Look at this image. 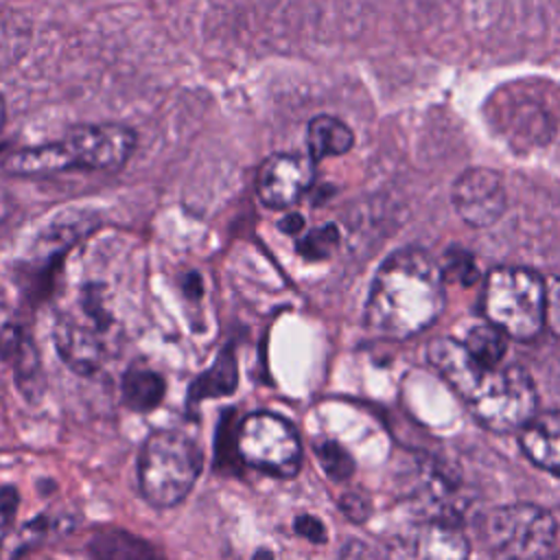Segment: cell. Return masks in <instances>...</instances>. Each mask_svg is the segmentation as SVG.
<instances>
[{
  "mask_svg": "<svg viewBox=\"0 0 560 560\" xmlns=\"http://www.w3.org/2000/svg\"><path fill=\"white\" fill-rule=\"evenodd\" d=\"M427 359L490 431L523 429L534 416L536 389L521 365L486 368L470 357L464 343L448 337L433 339L427 346Z\"/></svg>",
  "mask_w": 560,
  "mask_h": 560,
  "instance_id": "6da1fadb",
  "label": "cell"
},
{
  "mask_svg": "<svg viewBox=\"0 0 560 560\" xmlns=\"http://www.w3.org/2000/svg\"><path fill=\"white\" fill-rule=\"evenodd\" d=\"M444 271L420 247L389 254L376 269L365 324L385 337L405 339L429 328L444 311Z\"/></svg>",
  "mask_w": 560,
  "mask_h": 560,
  "instance_id": "7a4b0ae2",
  "label": "cell"
},
{
  "mask_svg": "<svg viewBox=\"0 0 560 560\" xmlns=\"http://www.w3.org/2000/svg\"><path fill=\"white\" fill-rule=\"evenodd\" d=\"M203 455L192 438L162 429L147 438L138 455V486L142 497L160 510L179 505L201 472Z\"/></svg>",
  "mask_w": 560,
  "mask_h": 560,
  "instance_id": "3957f363",
  "label": "cell"
},
{
  "mask_svg": "<svg viewBox=\"0 0 560 560\" xmlns=\"http://www.w3.org/2000/svg\"><path fill=\"white\" fill-rule=\"evenodd\" d=\"M61 361L81 376L96 374L114 348V315L98 287H85L66 306L52 328Z\"/></svg>",
  "mask_w": 560,
  "mask_h": 560,
  "instance_id": "277c9868",
  "label": "cell"
},
{
  "mask_svg": "<svg viewBox=\"0 0 560 560\" xmlns=\"http://www.w3.org/2000/svg\"><path fill=\"white\" fill-rule=\"evenodd\" d=\"M481 311L508 337L527 341L545 326V278L523 267H497L488 273Z\"/></svg>",
  "mask_w": 560,
  "mask_h": 560,
  "instance_id": "5b68a950",
  "label": "cell"
},
{
  "mask_svg": "<svg viewBox=\"0 0 560 560\" xmlns=\"http://www.w3.org/2000/svg\"><path fill=\"white\" fill-rule=\"evenodd\" d=\"M481 536L497 560H549L556 551L558 523L540 505L512 503L486 514Z\"/></svg>",
  "mask_w": 560,
  "mask_h": 560,
  "instance_id": "8992f818",
  "label": "cell"
},
{
  "mask_svg": "<svg viewBox=\"0 0 560 560\" xmlns=\"http://www.w3.org/2000/svg\"><path fill=\"white\" fill-rule=\"evenodd\" d=\"M236 455L243 464L289 479L302 466V444L289 420L271 411H254L245 416L236 429Z\"/></svg>",
  "mask_w": 560,
  "mask_h": 560,
  "instance_id": "52a82bcc",
  "label": "cell"
},
{
  "mask_svg": "<svg viewBox=\"0 0 560 560\" xmlns=\"http://www.w3.org/2000/svg\"><path fill=\"white\" fill-rule=\"evenodd\" d=\"M57 173L118 171L136 149V131L120 122H88L50 142Z\"/></svg>",
  "mask_w": 560,
  "mask_h": 560,
  "instance_id": "ba28073f",
  "label": "cell"
},
{
  "mask_svg": "<svg viewBox=\"0 0 560 560\" xmlns=\"http://www.w3.org/2000/svg\"><path fill=\"white\" fill-rule=\"evenodd\" d=\"M313 182L315 162L308 158V153L278 151L260 162L254 190L265 208L287 210L306 195Z\"/></svg>",
  "mask_w": 560,
  "mask_h": 560,
  "instance_id": "9c48e42d",
  "label": "cell"
},
{
  "mask_svg": "<svg viewBox=\"0 0 560 560\" xmlns=\"http://www.w3.org/2000/svg\"><path fill=\"white\" fill-rule=\"evenodd\" d=\"M468 553L459 525L444 518L409 525L389 542V560H468Z\"/></svg>",
  "mask_w": 560,
  "mask_h": 560,
  "instance_id": "30bf717a",
  "label": "cell"
},
{
  "mask_svg": "<svg viewBox=\"0 0 560 560\" xmlns=\"http://www.w3.org/2000/svg\"><path fill=\"white\" fill-rule=\"evenodd\" d=\"M453 206L472 228H488L501 219L508 208L503 179L497 171L472 166L453 184Z\"/></svg>",
  "mask_w": 560,
  "mask_h": 560,
  "instance_id": "8fae6325",
  "label": "cell"
},
{
  "mask_svg": "<svg viewBox=\"0 0 560 560\" xmlns=\"http://www.w3.org/2000/svg\"><path fill=\"white\" fill-rule=\"evenodd\" d=\"M0 368L11 370L24 396L33 398L39 392L42 370L37 350L24 326L4 306H0Z\"/></svg>",
  "mask_w": 560,
  "mask_h": 560,
  "instance_id": "7c38bea8",
  "label": "cell"
},
{
  "mask_svg": "<svg viewBox=\"0 0 560 560\" xmlns=\"http://www.w3.org/2000/svg\"><path fill=\"white\" fill-rule=\"evenodd\" d=\"M521 448L538 468L560 475V411H542L521 429Z\"/></svg>",
  "mask_w": 560,
  "mask_h": 560,
  "instance_id": "4fadbf2b",
  "label": "cell"
},
{
  "mask_svg": "<svg viewBox=\"0 0 560 560\" xmlns=\"http://www.w3.org/2000/svg\"><path fill=\"white\" fill-rule=\"evenodd\" d=\"M352 144H354V133L341 118L330 114H317L308 120L306 153L313 162H319L332 155H343L352 149Z\"/></svg>",
  "mask_w": 560,
  "mask_h": 560,
  "instance_id": "5bb4252c",
  "label": "cell"
},
{
  "mask_svg": "<svg viewBox=\"0 0 560 560\" xmlns=\"http://www.w3.org/2000/svg\"><path fill=\"white\" fill-rule=\"evenodd\" d=\"M122 400L133 411L155 409L166 392L164 378L149 368H129L122 376Z\"/></svg>",
  "mask_w": 560,
  "mask_h": 560,
  "instance_id": "9a60e30c",
  "label": "cell"
},
{
  "mask_svg": "<svg viewBox=\"0 0 560 560\" xmlns=\"http://www.w3.org/2000/svg\"><path fill=\"white\" fill-rule=\"evenodd\" d=\"M466 350L486 368H497L508 350V335L492 324L477 326L466 337Z\"/></svg>",
  "mask_w": 560,
  "mask_h": 560,
  "instance_id": "2e32d148",
  "label": "cell"
},
{
  "mask_svg": "<svg viewBox=\"0 0 560 560\" xmlns=\"http://www.w3.org/2000/svg\"><path fill=\"white\" fill-rule=\"evenodd\" d=\"M339 243V230L328 223V225H322V228H315L311 232H306L300 243H298V249L304 258L308 260H319V258H326L335 252Z\"/></svg>",
  "mask_w": 560,
  "mask_h": 560,
  "instance_id": "e0dca14e",
  "label": "cell"
},
{
  "mask_svg": "<svg viewBox=\"0 0 560 560\" xmlns=\"http://www.w3.org/2000/svg\"><path fill=\"white\" fill-rule=\"evenodd\" d=\"M315 451H317L319 464L324 466V470L328 472V477L341 481V479H348V477L352 475L354 464H352L350 455H348L337 442L324 440V442L315 444Z\"/></svg>",
  "mask_w": 560,
  "mask_h": 560,
  "instance_id": "ac0fdd59",
  "label": "cell"
},
{
  "mask_svg": "<svg viewBox=\"0 0 560 560\" xmlns=\"http://www.w3.org/2000/svg\"><path fill=\"white\" fill-rule=\"evenodd\" d=\"M545 326L560 335V278H545Z\"/></svg>",
  "mask_w": 560,
  "mask_h": 560,
  "instance_id": "d6986e66",
  "label": "cell"
},
{
  "mask_svg": "<svg viewBox=\"0 0 560 560\" xmlns=\"http://www.w3.org/2000/svg\"><path fill=\"white\" fill-rule=\"evenodd\" d=\"M293 527H295V532H298L300 536H304V538L311 540V542H324V540H326V529H324L322 521L315 518V516H311V514H300V516L295 518Z\"/></svg>",
  "mask_w": 560,
  "mask_h": 560,
  "instance_id": "ffe728a7",
  "label": "cell"
},
{
  "mask_svg": "<svg viewBox=\"0 0 560 560\" xmlns=\"http://www.w3.org/2000/svg\"><path fill=\"white\" fill-rule=\"evenodd\" d=\"M18 490L13 486H0V527L11 525L18 510Z\"/></svg>",
  "mask_w": 560,
  "mask_h": 560,
  "instance_id": "44dd1931",
  "label": "cell"
},
{
  "mask_svg": "<svg viewBox=\"0 0 560 560\" xmlns=\"http://www.w3.org/2000/svg\"><path fill=\"white\" fill-rule=\"evenodd\" d=\"M341 510H343L350 518L363 521V518L368 516V501H363V499L357 497V494H346V497L341 499Z\"/></svg>",
  "mask_w": 560,
  "mask_h": 560,
  "instance_id": "7402d4cb",
  "label": "cell"
},
{
  "mask_svg": "<svg viewBox=\"0 0 560 560\" xmlns=\"http://www.w3.org/2000/svg\"><path fill=\"white\" fill-rule=\"evenodd\" d=\"M341 560H378V558L372 549H368L359 540H350L341 553Z\"/></svg>",
  "mask_w": 560,
  "mask_h": 560,
  "instance_id": "603a6c76",
  "label": "cell"
},
{
  "mask_svg": "<svg viewBox=\"0 0 560 560\" xmlns=\"http://www.w3.org/2000/svg\"><path fill=\"white\" fill-rule=\"evenodd\" d=\"M278 228L287 234H300L304 230V219L298 212H291L278 221Z\"/></svg>",
  "mask_w": 560,
  "mask_h": 560,
  "instance_id": "cb8c5ba5",
  "label": "cell"
},
{
  "mask_svg": "<svg viewBox=\"0 0 560 560\" xmlns=\"http://www.w3.org/2000/svg\"><path fill=\"white\" fill-rule=\"evenodd\" d=\"M9 212H11V197H9V192L0 186V228H2L4 221L9 219Z\"/></svg>",
  "mask_w": 560,
  "mask_h": 560,
  "instance_id": "d4e9b609",
  "label": "cell"
},
{
  "mask_svg": "<svg viewBox=\"0 0 560 560\" xmlns=\"http://www.w3.org/2000/svg\"><path fill=\"white\" fill-rule=\"evenodd\" d=\"M4 120H7V105H4V98H2V94H0V131H2V127H4Z\"/></svg>",
  "mask_w": 560,
  "mask_h": 560,
  "instance_id": "484cf974",
  "label": "cell"
},
{
  "mask_svg": "<svg viewBox=\"0 0 560 560\" xmlns=\"http://www.w3.org/2000/svg\"><path fill=\"white\" fill-rule=\"evenodd\" d=\"M254 560H273V556L269 553V551H265V549H260L256 556H254Z\"/></svg>",
  "mask_w": 560,
  "mask_h": 560,
  "instance_id": "4316f807",
  "label": "cell"
}]
</instances>
